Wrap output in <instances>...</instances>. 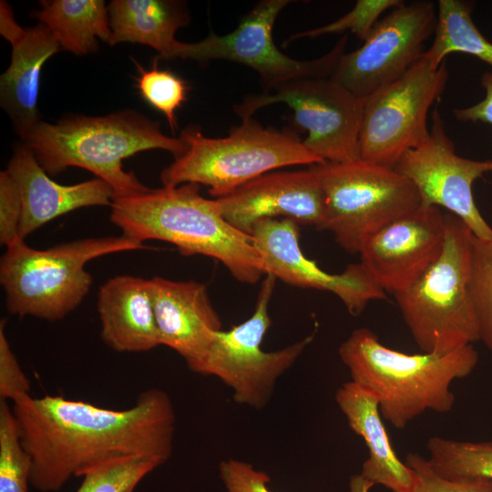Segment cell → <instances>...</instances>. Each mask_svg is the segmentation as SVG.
<instances>
[{"label":"cell","mask_w":492,"mask_h":492,"mask_svg":"<svg viewBox=\"0 0 492 492\" xmlns=\"http://www.w3.org/2000/svg\"><path fill=\"white\" fill-rule=\"evenodd\" d=\"M22 140L49 176L69 167L85 169L110 186L114 199L150 190L124 170L123 159L150 149L169 151L177 159L187 150L179 138L163 134L159 122L132 110L71 116L56 124L40 120Z\"/></svg>","instance_id":"cell-4"},{"label":"cell","mask_w":492,"mask_h":492,"mask_svg":"<svg viewBox=\"0 0 492 492\" xmlns=\"http://www.w3.org/2000/svg\"><path fill=\"white\" fill-rule=\"evenodd\" d=\"M215 201L222 217L248 235L262 220L288 219L319 230L324 221V194L312 166L262 174Z\"/></svg>","instance_id":"cell-17"},{"label":"cell","mask_w":492,"mask_h":492,"mask_svg":"<svg viewBox=\"0 0 492 492\" xmlns=\"http://www.w3.org/2000/svg\"><path fill=\"white\" fill-rule=\"evenodd\" d=\"M150 284L160 344L177 352L190 368L222 330L207 288L195 281L159 276Z\"/></svg>","instance_id":"cell-18"},{"label":"cell","mask_w":492,"mask_h":492,"mask_svg":"<svg viewBox=\"0 0 492 492\" xmlns=\"http://www.w3.org/2000/svg\"><path fill=\"white\" fill-rule=\"evenodd\" d=\"M469 291L479 341L492 353V241L474 236Z\"/></svg>","instance_id":"cell-29"},{"label":"cell","mask_w":492,"mask_h":492,"mask_svg":"<svg viewBox=\"0 0 492 492\" xmlns=\"http://www.w3.org/2000/svg\"><path fill=\"white\" fill-rule=\"evenodd\" d=\"M446 235L436 261L412 286L395 294L415 343L445 354L479 341L469 291L473 239L456 216L445 213Z\"/></svg>","instance_id":"cell-7"},{"label":"cell","mask_w":492,"mask_h":492,"mask_svg":"<svg viewBox=\"0 0 492 492\" xmlns=\"http://www.w3.org/2000/svg\"><path fill=\"white\" fill-rule=\"evenodd\" d=\"M160 466L154 459L140 456L113 459L87 471L77 492H134L142 479Z\"/></svg>","instance_id":"cell-28"},{"label":"cell","mask_w":492,"mask_h":492,"mask_svg":"<svg viewBox=\"0 0 492 492\" xmlns=\"http://www.w3.org/2000/svg\"><path fill=\"white\" fill-rule=\"evenodd\" d=\"M374 485L365 480L360 474L354 475L349 483V492H369Z\"/></svg>","instance_id":"cell-37"},{"label":"cell","mask_w":492,"mask_h":492,"mask_svg":"<svg viewBox=\"0 0 492 492\" xmlns=\"http://www.w3.org/2000/svg\"><path fill=\"white\" fill-rule=\"evenodd\" d=\"M123 235L87 238L45 250L18 239L5 247L0 260V283L5 306L13 315L55 322L74 311L93 283L86 264L98 257L143 249Z\"/></svg>","instance_id":"cell-5"},{"label":"cell","mask_w":492,"mask_h":492,"mask_svg":"<svg viewBox=\"0 0 492 492\" xmlns=\"http://www.w3.org/2000/svg\"><path fill=\"white\" fill-rule=\"evenodd\" d=\"M403 3L401 0H357L353 9L342 17L330 24L293 34L285 41V45L302 37L314 38L346 31L364 41L383 13Z\"/></svg>","instance_id":"cell-31"},{"label":"cell","mask_w":492,"mask_h":492,"mask_svg":"<svg viewBox=\"0 0 492 492\" xmlns=\"http://www.w3.org/2000/svg\"><path fill=\"white\" fill-rule=\"evenodd\" d=\"M41 9L34 10L65 51L77 56L95 53L97 38L110 43L108 6L103 0H43Z\"/></svg>","instance_id":"cell-24"},{"label":"cell","mask_w":492,"mask_h":492,"mask_svg":"<svg viewBox=\"0 0 492 492\" xmlns=\"http://www.w3.org/2000/svg\"><path fill=\"white\" fill-rule=\"evenodd\" d=\"M415 482L409 492H492V479L481 477H445L436 473L427 458L408 453L404 460Z\"/></svg>","instance_id":"cell-32"},{"label":"cell","mask_w":492,"mask_h":492,"mask_svg":"<svg viewBox=\"0 0 492 492\" xmlns=\"http://www.w3.org/2000/svg\"><path fill=\"white\" fill-rule=\"evenodd\" d=\"M8 41L12 45L11 62L0 77V101L23 139L40 121L37 97L42 67L61 48L42 23L21 28Z\"/></svg>","instance_id":"cell-22"},{"label":"cell","mask_w":492,"mask_h":492,"mask_svg":"<svg viewBox=\"0 0 492 492\" xmlns=\"http://www.w3.org/2000/svg\"><path fill=\"white\" fill-rule=\"evenodd\" d=\"M108 10L112 31L109 45L143 44L163 59H169L178 41L176 31L190 20L186 4L173 0H114Z\"/></svg>","instance_id":"cell-23"},{"label":"cell","mask_w":492,"mask_h":492,"mask_svg":"<svg viewBox=\"0 0 492 492\" xmlns=\"http://www.w3.org/2000/svg\"><path fill=\"white\" fill-rule=\"evenodd\" d=\"M251 236L262 256L266 274L294 286L330 292L354 316L361 314L370 302L386 297L360 262L332 274L308 259L300 247L299 225L291 220H260Z\"/></svg>","instance_id":"cell-15"},{"label":"cell","mask_w":492,"mask_h":492,"mask_svg":"<svg viewBox=\"0 0 492 492\" xmlns=\"http://www.w3.org/2000/svg\"><path fill=\"white\" fill-rule=\"evenodd\" d=\"M139 76L137 77V87L140 96L150 106L167 118L171 131L176 129V110L187 99L189 87L179 76L169 70L159 69L158 60L154 61L150 69L146 70L137 62Z\"/></svg>","instance_id":"cell-30"},{"label":"cell","mask_w":492,"mask_h":492,"mask_svg":"<svg viewBox=\"0 0 492 492\" xmlns=\"http://www.w3.org/2000/svg\"><path fill=\"white\" fill-rule=\"evenodd\" d=\"M445 213L420 206L368 238L360 263L375 283L394 295L417 282L440 256L445 243Z\"/></svg>","instance_id":"cell-16"},{"label":"cell","mask_w":492,"mask_h":492,"mask_svg":"<svg viewBox=\"0 0 492 492\" xmlns=\"http://www.w3.org/2000/svg\"><path fill=\"white\" fill-rule=\"evenodd\" d=\"M276 278L267 273L261 282L251 316L229 331L217 332L190 369L220 379L232 391L236 403L261 409L275 384L312 343L313 333L282 349L265 352L264 335L272 325L269 304Z\"/></svg>","instance_id":"cell-9"},{"label":"cell","mask_w":492,"mask_h":492,"mask_svg":"<svg viewBox=\"0 0 492 492\" xmlns=\"http://www.w3.org/2000/svg\"><path fill=\"white\" fill-rule=\"evenodd\" d=\"M6 170L21 197L22 240L59 216L84 207L111 205L114 199L110 186L98 178L74 185L56 183L25 143L15 149Z\"/></svg>","instance_id":"cell-19"},{"label":"cell","mask_w":492,"mask_h":492,"mask_svg":"<svg viewBox=\"0 0 492 492\" xmlns=\"http://www.w3.org/2000/svg\"><path fill=\"white\" fill-rule=\"evenodd\" d=\"M31 459L22 446L12 407L0 400V492H28Z\"/></svg>","instance_id":"cell-27"},{"label":"cell","mask_w":492,"mask_h":492,"mask_svg":"<svg viewBox=\"0 0 492 492\" xmlns=\"http://www.w3.org/2000/svg\"><path fill=\"white\" fill-rule=\"evenodd\" d=\"M426 448L430 465L442 477L492 479V440L473 442L432 436Z\"/></svg>","instance_id":"cell-26"},{"label":"cell","mask_w":492,"mask_h":492,"mask_svg":"<svg viewBox=\"0 0 492 492\" xmlns=\"http://www.w3.org/2000/svg\"><path fill=\"white\" fill-rule=\"evenodd\" d=\"M97 309L100 336L112 350L140 353L161 345L150 280L128 274L108 280L97 292Z\"/></svg>","instance_id":"cell-20"},{"label":"cell","mask_w":492,"mask_h":492,"mask_svg":"<svg viewBox=\"0 0 492 492\" xmlns=\"http://www.w3.org/2000/svg\"><path fill=\"white\" fill-rule=\"evenodd\" d=\"M485 89V97L476 105L465 108L453 109L454 116L459 121L484 122L492 125V72L483 74L480 80Z\"/></svg>","instance_id":"cell-36"},{"label":"cell","mask_w":492,"mask_h":492,"mask_svg":"<svg viewBox=\"0 0 492 492\" xmlns=\"http://www.w3.org/2000/svg\"><path fill=\"white\" fill-rule=\"evenodd\" d=\"M12 411L31 459L30 485L41 492L57 491L71 477L120 457H147L163 465L173 449L175 410L159 388L140 393L124 410L62 395H27L13 403Z\"/></svg>","instance_id":"cell-1"},{"label":"cell","mask_w":492,"mask_h":492,"mask_svg":"<svg viewBox=\"0 0 492 492\" xmlns=\"http://www.w3.org/2000/svg\"><path fill=\"white\" fill-rule=\"evenodd\" d=\"M364 102L330 77H302L273 92L249 95L233 110L244 119L262 108L283 103L292 110L295 125L307 132L304 147L323 161L341 163L360 159Z\"/></svg>","instance_id":"cell-11"},{"label":"cell","mask_w":492,"mask_h":492,"mask_svg":"<svg viewBox=\"0 0 492 492\" xmlns=\"http://www.w3.org/2000/svg\"><path fill=\"white\" fill-rule=\"evenodd\" d=\"M22 201L17 185L5 169L0 172V243L5 247L19 237Z\"/></svg>","instance_id":"cell-34"},{"label":"cell","mask_w":492,"mask_h":492,"mask_svg":"<svg viewBox=\"0 0 492 492\" xmlns=\"http://www.w3.org/2000/svg\"><path fill=\"white\" fill-rule=\"evenodd\" d=\"M416 188L422 206L444 208L460 219L478 239L492 241V227L473 196V183L492 172V159L458 156L447 137L438 108L432 113L426 139L405 152L394 168Z\"/></svg>","instance_id":"cell-14"},{"label":"cell","mask_w":492,"mask_h":492,"mask_svg":"<svg viewBox=\"0 0 492 492\" xmlns=\"http://www.w3.org/2000/svg\"><path fill=\"white\" fill-rule=\"evenodd\" d=\"M291 0L257 3L231 32L219 36L212 31L195 43L177 41L169 59L198 62L227 60L251 67L260 77L264 92L302 77H328L344 53L348 36H343L325 55L312 60H297L283 54L274 44L272 29L279 14Z\"/></svg>","instance_id":"cell-12"},{"label":"cell","mask_w":492,"mask_h":492,"mask_svg":"<svg viewBox=\"0 0 492 492\" xmlns=\"http://www.w3.org/2000/svg\"><path fill=\"white\" fill-rule=\"evenodd\" d=\"M219 469L225 492H272L269 476L247 462L229 458L221 461Z\"/></svg>","instance_id":"cell-35"},{"label":"cell","mask_w":492,"mask_h":492,"mask_svg":"<svg viewBox=\"0 0 492 492\" xmlns=\"http://www.w3.org/2000/svg\"><path fill=\"white\" fill-rule=\"evenodd\" d=\"M179 138L187 150L162 170L163 186L202 184L217 198L281 168L324 162L294 133L264 128L253 118L241 119L223 138L205 137L200 129L189 126Z\"/></svg>","instance_id":"cell-6"},{"label":"cell","mask_w":492,"mask_h":492,"mask_svg":"<svg viewBox=\"0 0 492 492\" xmlns=\"http://www.w3.org/2000/svg\"><path fill=\"white\" fill-rule=\"evenodd\" d=\"M110 220L122 235L139 242L159 240L175 245L185 256L220 261L243 283H256L266 269L251 235L230 224L215 200L200 194V185L185 183L130 197L114 199Z\"/></svg>","instance_id":"cell-2"},{"label":"cell","mask_w":492,"mask_h":492,"mask_svg":"<svg viewBox=\"0 0 492 492\" xmlns=\"http://www.w3.org/2000/svg\"><path fill=\"white\" fill-rule=\"evenodd\" d=\"M472 4L461 0H439L434 39L423 57L435 67L455 52L474 56L492 67V43L474 24Z\"/></svg>","instance_id":"cell-25"},{"label":"cell","mask_w":492,"mask_h":492,"mask_svg":"<svg viewBox=\"0 0 492 492\" xmlns=\"http://www.w3.org/2000/svg\"><path fill=\"white\" fill-rule=\"evenodd\" d=\"M334 398L348 425L368 449L360 475L374 486L381 485L392 492H409L415 482V474L396 456L375 395L349 381L337 389Z\"/></svg>","instance_id":"cell-21"},{"label":"cell","mask_w":492,"mask_h":492,"mask_svg":"<svg viewBox=\"0 0 492 492\" xmlns=\"http://www.w3.org/2000/svg\"><path fill=\"white\" fill-rule=\"evenodd\" d=\"M351 381L375 395L383 419L404 429L426 411L450 412L454 381L478 363L473 344L454 352L405 354L383 344L370 329L354 330L338 349Z\"/></svg>","instance_id":"cell-3"},{"label":"cell","mask_w":492,"mask_h":492,"mask_svg":"<svg viewBox=\"0 0 492 492\" xmlns=\"http://www.w3.org/2000/svg\"><path fill=\"white\" fill-rule=\"evenodd\" d=\"M436 22L432 2L403 3L378 20L360 47L339 57L330 77L366 98L422 57Z\"/></svg>","instance_id":"cell-13"},{"label":"cell","mask_w":492,"mask_h":492,"mask_svg":"<svg viewBox=\"0 0 492 492\" xmlns=\"http://www.w3.org/2000/svg\"><path fill=\"white\" fill-rule=\"evenodd\" d=\"M446 63L421 57L402 76L365 98L359 136L360 159L394 169L402 156L429 135L430 107L444 93Z\"/></svg>","instance_id":"cell-10"},{"label":"cell","mask_w":492,"mask_h":492,"mask_svg":"<svg viewBox=\"0 0 492 492\" xmlns=\"http://www.w3.org/2000/svg\"><path fill=\"white\" fill-rule=\"evenodd\" d=\"M312 167L324 194L322 230L349 253H359L368 238L421 206L416 188L395 169L361 159Z\"/></svg>","instance_id":"cell-8"},{"label":"cell","mask_w":492,"mask_h":492,"mask_svg":"<svg viewBox=\"0 0 492 492\" xmlns=\"http://www.w3.org/2000/svg\"><path fill=\"white\" fill-rule=\"evenodd\" d=\"M5 321L0 323V400L12 401L30 395V383L7 340Z\"/></svg>","instance_id":"cell-33"}]
</instances>
